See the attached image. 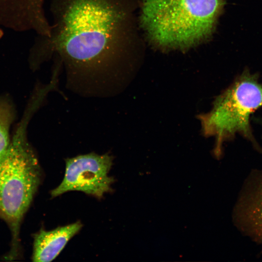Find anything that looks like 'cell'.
I'll return each instance as SVG.
<instances>
[{
	"mask_svg": "<svg viewBox=\"0 0 262 262\" xmlns=\"http://www.w3.org/2000/svg\"><path fill=\"white\" fill-rule=\"evenodd\" d=\"M136 0H52L50 34L40 45L56 54L66 86L85 97L124 91L135 66Z\"/></svg>",
	"mask_w": 262,
	"mask_h": 262,
	"instance_id": "6da1fadb",
	"label": "cell"
},
{
	"mask_svg": "<svg viewBox=\"0 0 262 262\" xmlns=\"http://www.w3.org/2000/svg\"><path fill=\"white\" fill-rule=\"evenodd\" d=\"M225 2L142 0L140 24L153 45L163 49H188L213 34Z\"/></svg>",
	"mask_w": 262,
	"mask_h": 262,
	"instance_id": "7a4b0ae2",
	"label": "cell"
},
{
	"mask_svg": "<svg viewBox=\"0 0 262 262\" xmlns=\"http://www.w3.org/2000/svg\"><path fill=\"white\" fill-rule=\"evenodd\" d=\"M33 111L28 108L0 159V218L7 223L11 234V248L6 257L8 260L19 254L21 222L41 179L38 162L26 138Z\"/></svg>",
	"mask_w": 262,
	"mask_h": 262,
	"instance_id": "3957f363",
	"label": "cell"
},
{
	"mask_svg": "<svg viewBox=\"0 0 262 262\" xmlns=\"http://www.w3.org/2000/svg\"><path fill=\"white\" fill-rule=\"evenodd\" d=\"M261 107L262 85L256 75L245 71L217 98L211 111L200 116L203 132L215 137L217 150L236 133L256 145L250 118Z\"/></svg>",
	"mask_w": 262,
	"mask_h": 262,
	"instance_id": "277c9868",
	"label": "cell"
},
{
	"mask_svg": "<svg viewBox=\"0 0 262 262\" xmlns=\"http://www.w3.org/2000/svg\"><path fill=\"white\" fill-rule=\"evenodd\" d=\"M113 162V157L108 153H90L66 159L63 180L51 191V196L78 191L101 197L111 190L114 181L113 177L109 176Z\"/></svg>",
	"mask_w": 262,
	"mask_h": 262,
	"instance_id": "5b68a950",
	"label": "cell"
},
{
	"mask_svg": "<svg viewBox=\"0 0 262 262\" xmlns=\"http://www.w3.org/2000/svg\"><path fill=\"white\" fill-rule=\"evenodd\" d=\"M237 212L242 231L262 246V171L251 173L248 177Z\"/></svg>",
	"mask_w": 262,
	"mask_h": 262,
	"instance_id": "8992f818",
	"label": "cell"
},
{
	"mask_svg": "<svg viewBox=\"0 0 262 262\" xmlns=\"http://www.w3.org/2000/svg\"><path fill=\"white\" fill-rule=\"evenodd\" d=\"M82 227V223L78 221L51 230L41 229L34 235L33 261L50 262L53 260Z\"/></svg>",
	"mask_w": 262,
	"mask_h": 262,
	"instance_id": "52a82bcc",
	"label": "cell"
}]
</instances>
